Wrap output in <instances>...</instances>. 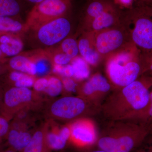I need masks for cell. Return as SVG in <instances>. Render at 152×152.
Wrapping results in <instances>:
<instances>
[{"label":"cell","instance_id":"cell-1","mask_svg":"<svg viewBox=\"0 0 152 152\" xmlns=\"http://www.w3.org/2000/svg\"><path fill=\"white\" fill-rule=\"evenodd\" d=\"M152 77H140L127 86L117 88L102 107L111 121L137 120L145 111L150 99Z\"/></svg>","mask_w":152,"mask_h":152},{"label":"cell","instance_id":"cell-2","mask_svg":"<svg viewBox=\"0 0 152 152\" xmlns=\"http://www.w3.org/2000/svg\"><path fill=\"white\" fill-rule=\"evenodd\" d=\"M98 136V148L108 152H131L149 135L147 125L133 120L111 121Z\"/></svg>","mask_w":152,"mask_h":152},{"label":"cell","instance_id":"cell-3","mask_svg":"<svg viewBox=\"0 0 152 152\" xmlns=\"http://www.w3.org/2000/svg\"><path fill=\"white\" fill-rule=\"evenodd\" d=\"M105 61L110 82L117 88L130 84L145 73L142 53L133 43Z\"/></svg>","mask_w":152,"mask_h":152},{"label":"cell","instance_id":"cell-4","mask_svg":"<svg viewBox=\"0 0 152 152\" xmlns=\"http://www.w3.org/2000/svg\"><path fill=\"white\" fill-rule=\"evenodd\" d=\"M120 24L142 53L152 51V14L149 12L136 6L122 10Z\"/></svg>","mask_w":152,"mask_h":152},{"label":"cell","instance_id":"cell-5","mask_svg":"<svg viewBox=\"0 0 152 152\" xmlns=\"http://www.w3.org/2000/svg\"><path fill=\"white\" fill-rule=\"evenodd\" d=\"M72 24L68 16L63 17L47 23L29 32V42L37 49L50 48L56 46L70 35Z\"/></svg>","mask_w":152,"mask_h":152},{"label":"cell","instance_id":"cell-6","mask_svg":"<svg viewBox=\"0 0 152 152\" xmlns=\"http://www.w3.org/2000/svg\"><path fill=\"white\" fill-rule=\"evenodd\" d=\"M73 0H45L33 6L25 22L26 32L34 31L47 23L69 16Z\"/></svg>","mask_w":152,"mask_h":152},{"label":"cell","instance_id":"cell-7","mask_svg":"<svg viewBox=\"0 0 152 152\" xmlns=\"http://www.w3.org/2000/svg\"><path fill=\"white\" fill-rule=\"evenodd\" d=\"M93 34L95 47L104 61L132 43L121 24Z\"/></svg>","mask_w":152,"mask_h":152},{"label":"cell","instance_id":"cell-8","mask_svg":"<svg viewBox=\"0 0 152 152\" xmlns=\"http://www.w3.org/2000/svg\"><path fill=\"white\" fill-rule=\"evenodd\" d=\"M86 107L83 99L75 96H66L54 102L51 107L52 114L57 118L72 119L81 115Z\"/></svg>","mask_w":152,"mask_h":152},{"label":"cell","instance_id":"cell-9","mask_svg":"<svg viewBox=\"0 0 152 152\" xmlns=\"http://www.w3.org/2000/svg\"><path fill=\"white\" fill-rule=\"evenodd\" d=\"M121 10L118 6H115L80 27L78 34L83 31L97 32L118 26L120 25Z\"/></svg>","mask_w":152,"mask_h":152},{"label":"cell","instance_id":"cell-10","mask_svg":"<svg viewBox=\"0 0 152 152\" xmlns=\"http://www.w3.org/2000/svg\"><path fill=\"white\" fill-rule=\"evenodd\" d=\"M70 138L79 145L88 146L96 142L98 139L95 126L88 120H79L70 127Z\"/></svg>","mask_w":152,"mask_h":152},{"label":"cell","instance_id":"cell-11","mask_svg":"<svg viewBox=\"0 0 152 152\" xmlns=\"http://www.w3.org/2000/svg\"><path fill=\"white\" fill-rule=\"evenodd\" d=\"M80 35L77 39L79 55L90 66H96L98 65L104 60L95 47L94 34L83 31L80 33Z\"/></svg>","mask_w":152,"mask_h":152},{"label":"cell","instance_id":"cell-12","mask_svg":"<svg viewBox=\"0 0 152 152\" xmlns=\"http://www.w3.org/2000/svg\"><path fill=\"white\" fill-rule=\"evenodd\" d=\"M112 85L107 79L99 73L90 77L82 88V93L87 97L98 99L110 91Z\"/></svg>","mask_w":152,"mask_h":152},{"label":"cell","instance_id":"cell-13","mask_svg":"<svg viewBox=\"0 0 152 152\" xmlns=\"http://www.w3.org/2000/svg\"><path fill=\"white\" fill-rule=\"evenodd\" d=\"M116 6L113 0H87L82 14L80 27Z\"/></svg>","mask_w":152,"mask_h":152},{"label":"cell","instance_id":"cell-14","mask_svg":"<svg viewBox=\"0 0 152 152\" xmlns=\"http://www.w3.org/2000/svg\"><path fill=\"white\" fill-rule=\"evenodd\" d=\"M32 97V92L29 88L13 87L5 94L4 105L6 109L12 110L30 102Z\"/></svg>","mask_w":152,"mask_h":152},{"label":"cell","instance_id":"cell-15","mask_svg":"<svg viewBox=\"0 0 152 152\" xmlns=\"http://www.w3.org/2000/svg\"><path fill=\"white\" fill-rule=\"evenodd\" d=\"M9 65L14 71L22 72L32 76L37 74L35 63L27 53L18 55L11 58Z\"/></svg>","mask_w":152,"mask_h":152},{"label":"cell","instance_id":"cell-16","mask_svg":"<svg viewBox=\"0 0 152 152\" xmlns=\"http://www.w3.org/2000/svg\"><path fill=\"white\" fill-rule=\"evenodd\" d=\"M71 131L69 127H64L58 133L50 132L47 134V145L51 149L60 150L64 148L70 138Z\"/></svg>","mask_w":152,"mask_h":152},{"label":"cell","instance_id":"cell-17","mask_svg":"<svg viewBox=\"0 0 152 152\" xmlns=\"http://www.w3.org/2000/svg\"><path fill=\"white\" fill-rule=\"evenodd\" d=\"M32 136L27 132H20L12 129L9 131L7 140L11 148L16 151H23L29 143Z\"/></svg>","mask_w":152,"mask_h":152},{"label":"cell","instance_id":"cell-18","mask_svg":"<svg viewBox=\"0 0 152 152\" xmlns=\"http://www.w3.org/2000/svg\"><path fill=\"white\" fill-rule=\"evenodd\" d=\"M70 64L74 69V80L83 81L90 77V65L80 55L72 59Z\"/></svg>","mask_w":152,"mask_h":152},{"label":"cell","instance_id":"cell-19","mask_svg":"<svg viewBox=\"0 0 152 152\" xmlns=\"http://www.w3.org/2000/svg\"><path fill=\"white\" fill-rule=\"evenodd\" d=\"M22 0H0V17H15L23 9Z\"/></svg>","mask_w":152,"mask_h":152},{"label":"cell","instance_id":"cell-20","mask_svg":"<svg viewBox=\"0 0 152 152\" xmlns=\"http://www.w3.org/2000/svg\"><path fill=\"white\" fill-rule=\"evenodd\" d=\"M77 36L71 35L62 41L57 48L61 51L73 59L79 55L78 44Z\"/></svg>","mask_w":152,"mask_h":152},{"label":"cell","instance_id":"cell-21","mask_svg":"<svg viewBox=\"0 0 152 152\" xmlns=\"http://www.w3.org/2000/svg\"><path fill=\"white\" fill-rule=\"evenodd\" d=\"M0 31L23 34L26 30L25 23L10 17H0Z\"/></svg>","mask_w":152,"mask_h":152},{"label":"cell","instance_id":"cell-22","mask_svg":"<svg viewBox=\"0 0 152 152\" xmlns=\"http://www.w3.org/2000/svg\"><path fill=\"white\" fill-rule=\"evenodd\" d=\"M3 54L8 56L14 57L20 54L24 48V43L21 39L17 36H12L8 43L0 44Z\"/></svg>","mask_w":152,"mask_h":152},{"label":"cell","instance_id":"cell-23","mask_svg":"<svg viewBox=\"0 0 152 152\" xmlns=\"http://www.w3.org/2000/svg\"><path fill=\"white\" fill-rule=\"evenodd\" d=\"M47 145L46 136L41 131H37L32 136L31 140L23 152H44Z\"/></svg>","mask_w":152,"mask_h":152},{"label":"cell","instance_id":"cell-24","mask_svg":"<svg viewBox=\"0 0 152 152\" xmlns=\"http://www.w3.org/2000/svg\"><path fill=\"white\" fill-rule=\"evenodd\" d=\"M45 50L53 64L66 65L70 64L72 61L71 58L61 51L56 46Z\"/></svg>","mask_w":152,"mask_h":152},{"label":"cell","instance_id":"cell-25","mask_svg":"<svg viewBox=\"0 0 152 152\" xmlns=\"http://www.w3.org/2000/svg\"><path fill=\"white\" fill-rule=\"evenodd\" d=\"M63 88L62 81L55 77L48 78V87L44 91L51 97H56L61 92Z\"/></svg>","mask_w":152,"mask_h":152},{"label":"cell","instance_id":"cell-26","mask_svg":"<svg viewBox=\"0 0 152 152\" xmlns=\"http://www.w3.org/2000/svg\"><path fill=\"white\" fill-rule=\"evenodd\" d=\"M137 121L147 126L152 121V89L150 92V102L148 108Z\"/></svg>","mask_w":152,"mask_h":152},{"label":"cell","instance_id":"cell-27","mask_svg":"<svg viewBox=\"0 0 152 152\" xmlns=\"http://www.w3.org/2000/svg\"><path fill=\"white\" fill-rule=\"evenodd\" d=\"M62 82L63 86L67 91L69 92H75L76 91L77 84L75 80L72 78L63 77Z\"/></svg>","mask_w":152,"mask_h":152},{"label":"cell","instance_id":"cell-28","mask_svg":"<svg viewBox=\"0 0 152 152\" xmlns=\"http://www.w3.org/2000/svg\"><path fill=\"white\" fill-rule=\"evenodd\" d=\"M10 131V124L6 117L0 116V142L3 137L7 135Z\"/></svg>","mask_w":152,"mask_h":152},{"label":"cell","instance_id":"cell-29","mask_svg":"<svg viewBox=\"0 0 152 152\" xmlns=\"http://www.w3.org/2000/svg\"><path fill=\"white\" fill-rule=\"evenodd\" d=\"M34 82L35 80L33 76L28 75L24 78L14 83L15 87L29 88L33 86Z\"/></svg>","mask_w":152,"mask_h":152},{"label":"cell","instance_id":"cell-30","mask_svg":"<svg viewBox=\"0 0 152 152\" xmlns=\"http://www.w3.org/2000/svg\"><path fill=\"white\" fill-rule=\"evenodd\" d=\"M48 78H39L35 81L33 87L37 91H44L48 87Z\"/></svg>","mask_w":152,"mask_h":152},{"label":"cell","instance_id":"cell-31","mask_svg":"<svg viewBox=\"0 0 152 152\" xmlns=\"http://www.w3.org/2000/svg\"><path fill=\"white\" fill-rule=\"evenodd\" d=\"M114 2L121 10L131 8L134 6L137 0H113Z\"/></svg>","mask_w":152,"mask_h":152},{"label":"cell","instance_id":"cell-32","mask_svg":"<svg viewBox=\"0 0 152 152\" xmlns=\"http://www.w3.org/2000/svg\"><path fill=\"white\" fill-rule=\"evenodd\" d=\"M142 53L143 58L145 73L150 72L152 74V51L146 53Z\"/></svg>","mask_w":152,"mask_h":152},{"label":"cell","instance_id":"cell-33","mask_svg":"<svg viewBox=\"0 0 152 152\" xmlns=\"http://www.w3.org/2000/svg\"><path fill=\"white\" fill-rule=\"evenodd\" d=\"M28 74L22 72H18V71H14L10 74V80L14 83L24 78L26 76L28 75Z\"/></svg>","mask_w":152,"mask_h":152},{"label":"cell","instance_id":"cell-34","mask_svg":"<svg viewBox=\"0 0 152 152\" xmlns=\"http://www.w3.org/2000/svg\"><path fill=\"white\" fill-rule=\"evenodd\" d=\"M74 71L72 64H70L64 66L61 76L65 77H73Z\"/></svg>","mask_w":152,"mask_h":152},{"label":"cell","instance_id":"cell-35","mask_svg":"<svg viewBox=\"0 0 152 152\" xmlns=\"http://www.w3.org/2000/svg\"><path fill=\"white\" fill-rule=\"evenodd\" d=\"M134 6L147 9H152V0H137Z\"/></svg>","mask_w":152,"mask_h":152},{"label":"cell","instance_id":"cell-36","mask_svg":"<svg viewBox=\"0 0 152 152\" xmlns=\"http://www.w3.org/2000/svg\"><path fill=\"white\" fill-rule=\"evenodd\" d=\"M24 2H26L28 4H30L33 5H35L36 4H37L38 3H40L45 0H22Z\"/></svg>","mask_w":152,"mask_h":152},{"label":"cell","instance_id":"cell-37","mask_svg":"<svg viewBox=\"0 0 152 152\" xmlns=\"http://www.w3.org/2000/svg\"><path fill=\"white\" fill-rule=\"evenodd\" d=\"M148 127L149 130V135H152V121L151 123H150L148 125Z\"/></svg>","mask_w":152,"mask_h":152},{"label":"cell","instance_id":"cell-38","mask_svg":"<svg viewBox=\"0 0 152 152\" xmlns=\"http://www.w3.org/2000/svg\"><path fill=\"white\" fill-rule=\"evenodd\" d=\"M90 152H108L106 151H105L104 150L100 149H98L97 150H94V151H91Z\"/></svg>","mask_w":152,"mask_h":152},{"label":"cell","instance_id":"cell-39","mask_svg":"<svg viewBox=\"0 0 152 152\" xmlns=\"http://www.w3.org/2000/svg\"><path fill=\"white\" fill-rule=\"evenodd\" d=\"M4 152H17L15 150L12 149H9L7 150V151H5Z\"/></svg>","mask_w":152,"mask_h":152},{"label":"cell","instance_id":"cell-40","mask_svg":"<svg viewBox=\"0 0 152 152\" xmlns=\"http://www.w3.org/2000/svg\"><path fill=\"white\" fill-rule=\"evenodd\" d=\"M137 152H152V149L149 150V151H144V150H141V151H139Z\"/></svg>","mask_w":152,"mask_h":152},{"label":"cell","instance_id":"cell-41","mask_svg":"<svg viewBox=\"0 0 152 152\" xmlns=\"http://www.w3.org/2000/svg\"><path fill=\"white\" fill-rule=\"evenodd\" d=\"M3 53L2 52L1 50V47H0V58L1 56L2 55Z\"/></svg>","mask_w":152,"mask_h":152},{"label":"cell","instance_id":"cell-42","mask_svg":"<svg viewBox=\"0 0 152 152\" xmlns=\"http://www.w3.org/2000/svg\"><path fill=\"white\" fill-rule=\"evenodd\" d=\"M151 13L152 14V13L151 12Z\"/></svg>","mask_w":152,"mask_h":152},{"label":"cell","instance_id":"cell-43","mask_svg":"<svg viewBox=\"0 0 152 152\" xmlns=\"http://www.w3.org/2000/svg\"></svg>","mask_w":152,"mask_h":152}]
</instances>
